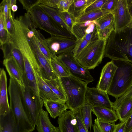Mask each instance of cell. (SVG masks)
I'll use <instances>...</instances> for the list:
<instances>
[{"mask_svg":"<svg viewBox=\"0 0 132 132\" xmlns=\"http://www.w3.org/2000/svg\"><path fill=\"white\" fill-rule=\"evenodd\" d=\"M130 98L132 99V83L129 89L123 95L116 100L113 102V109L115 110L121 102L125 98Z\"/></svg>","mask_w":132,"mask_h":132,"instance_id":"obj_41","label":"cell"},{"mask_svg":"<svg viewBox=\"0 0 132 132\" xmlns=\"http://www.w3.org/2000/svg\"><path fill=\"white\" fill-rule=\"evenodd\" d=\"M93 106L86 103L80 108V113L83 122L88 130L91 129L92 125V112Z\"/></svg>","mask_w":132,"mask_h":132,"instance_id":"obj_31","label":"cell"},{"mask_svg":"<svg viewBox=\"0 0 132 132\" xmlns=\"http://www.w3.org/2000/svg\"><path fill=\"white\" fill-rule=\"evenodd\" d=\"M114 30V28H108L97 32L98 38L106 40L112 31Z\"/></svg>","mask_w":132,"mask_h":132,"instance_id":"obj_44","label":"cell"},{"mask_svg":"<svg viewBox=\"0 0 132 132\" xmlns=\"http://www.w3.org/2000/svg\"><path fill=\"white\" fill-rule=\"evenodd\" d=\"M0 116L5 115L10 110L7 88V78L3 68L0 69Z\"/></svg>","mask_w":132,"mask_h":132,"instance_id":"obj_15","label":"cell"},{"mask_svg":"<svg viewBox=\"0 0 132 132\" xmlns=\"http://www.w3.org/2000/svg\"><path fill=\"white\" fill-rule=\"evenodd\" d=\"M106 0H96L86 9L85 13L101 9Z\"/></svg>","mask_w":132,"mask_h":132,"instance_id":"obj_40","label":"cell"},{"mask_svg":"<svg viewBox=\"0 0 132 132\" xmlns=\"http://www.w3.org/2000/svg\"><path fill=\"white\" fill-rule=\"evenodd\" d=\"M76 41L77 43L72 51L74 57L76 59L89 43L84 38Z\"/></svg>","mask_w":132,"mask_h":132,"instance_id":"obj_35","label":"cell"},{"mask_svg":"<svg viewBox=\"0 0 132 132\" xmlns=\"http://www.w3.org/2000/svg\"><path fill=\"white\" fill-rule=\"evenodd\" d=\"M117 68L113 61L107 62L102 70L96 88L99 90L107 92Z\"/></svg>","mask_w":132,"mask_h":132,"instance_id":"obj_13","label":"cell"},{"mask_svg":"<svg viewBox=\"0 0 132 132\" xmlns=\"http://www.w3.org/2000/svg\"><path fill=\"white\" fill-rule=\"evenodd\" d=\"M10 0H3L0 4V7L2 8L4 17L5 28L8 30L7 28V23L9 17V8Z\"/></svg>","mask_w":132,"mask_h":132,"instance_id":"obj_39","label":"cell"},{"mask_svg":"<svg viewBox=\"0 0 132 132\" xmlns=\"http://www.w3.org/2000/svg\"><path fill=\"white\" fill-rule=\"evenodd\" d=\"M113 61L118 68L107 93L117 99L125 93L132 84V63L125 61Z\"/></svg>","mask_w":132,"mask_h":132,"instance_id":"obj_4","label":"cell"},{"mask_svg":"<svg viewBox=\"0 0 132 132\" xmlns=\"http://www.w3.org/2000/svg\"><path fill=\"white\" fill-rule=\"evenodd\" d=\"M132 129V113L127 120L125 132H128Z\"/></svg>","mask_w":132,"mask_h":132,"instance_id":"obj_48","label":"cell"},{"mask_svg":"<svg viewBox=\"0 0 132 132\" xmlns=\"http://www.w3.org/2000/svg\"><path fill=\"white\" fill-rule=\"evenodd\" d=\"M117 0H106L101 9L103 11L112 12L116 7Z\"/></svg>","mask_w":132,"mask_h":132,"instance_id":"obj_43","label":"cell"},{"mask_svg":"<svg viewBox=\"0 0 132 132\" xmlns=\"http://www.w3.org/2000/svg\"><path fill=\"white\" fill-rule=\"evenodd\" d=\"M10 109L18 132H32L36 125L28 117L24 109L21 89L17 82L10 78L8 89Z\"/></svg>","mask_w":132,"mask_h":132,"instance_id":"obj_2","label":"cell"},{"mask_svg":"<svg viewBox=\"0 0 132 132\" xmlns=\"http://www.w3.org/2000/svg\"><path fill=\"white\" fill-rule=\"evenodd\" d=\"M59 44L60 49L57 56L72 52L77 42L73 38L59 36H51Z\"/></svg>","mask_w":132,"mask_h":132,"instance_id":"obj_22","label":"cell"},{"mask_svg":"<svg viewBox=\"0 0 132 132\" xmlns=\"http://www.w3.org/2000/svg\"><path fill=\"white\" fill-rule=\"evenodd\" d=\"M128 132H132V129H131Z\"/></svg>","mask_w":132,"mask_h":132,"instance_id":"obj_54","label":"cell"},{"mask_svg":"<svg viewBox=\"0 0 132 132\" xmlns=\"http://www.w3.org/2000/svg\"><path fill=\"white\" fill-rule=\"evenodd\" d=\"M33 30L40 51L50 63L51 59L54 55L52 53L48 47L46 39L35 27Z\"/></svg>","mask_w":132,"mask_h":132,"instance_id":"obj_24","label":"cell"},{"mask_svg":"<svg viewBox=\"0 0 132 132\" xmlns=\"http://www.w3.org/2000/svg\"><path fill=\"white\" fill-rule=\"evenodd\" d=\"M50 63L53 70L59 78L68 77L71 75L68 67L57 58L56 56H54L51 59Z\"/></svg>","mask_w":132,"mask_h":132,"instance_id":"obj_26","label":"cell"},{"mask_svg":"<svg viewBox=\"0 0 132 132\" xmlns=\"http://www.w3.org/2000/svg\"><path fill=\"white\" fill-rule=\"evenodd\" d=\"M95 124L101 132H114L117 125L100 121L96 119L94 121Z\"/></svg>","mask_w":132,"mask_h":132,"instance_id":"obj_34","label":"cell"},{"mask_svg":"<svg viewBox=\"0 0 132 132\" xmlns=\"http://www.w3.org/2000/svg\"><path fill=\"white\" fill-rule=\"evenodd\" d=\"M29 39L40 68L42 77L48 80L59 78L53 70L50 63L40 51L35 36L33 38Z\"/></svg>","mask_w":132,"mask_h":132,"instance_id":"obj_11","label":"cell"},{"mask_svg":"<svg viewBox=\"0 0 132 132\" xmlns=\"http://www.w3.org/2000/svg\"><path fill=\"white\" fill-rule=\"evenodd\" d=\"M60 79L66 94L65 104L68 109L74 111L80 108L86 103L88 84L71 75Z\"/></svg>","mask_w":132,"mask_h":132,"instance_id":"obj_3","label":"cell"},{"mask_svg":"<svg viewBox=\"0 0 132 132\" xmlns=\"http://www.w3.org/2000/svg\"><path fill=\"white\" fill-rule=\"evenodd\" d=\"M0 46H2L8 42L9 36L7 31L5 28L3 13L1 7H0Z\"/></svg>","mask_w":132,"mask_h":132,"instance_id":"obj_33","label":"cell"},{"mask_svg":"<svg viewBox=\"0 0 132 132\" xmlns=\"http://www.w3.org/2000/svg\"><path fill=\"white\" fill-rule=\"evenodd\" d=\"M0 132H18L11 110L7 114L0 116Z\"/></svg>","mask_w":132,"mask_h":132,"instance_id":"obj_25","label":"cell"},{"mask_svg":"<svg viewBox=\"0 0 132 132\" xmlns=\"http://www.w3.org/2000/svg\"><path fill=\"white\" fill-rule=\"evenodd\" d=\"M111 12L100 9L85 13L77 19L76 23H82L87 21H95L103 16Z\"/></svg>","mask_w":132,"mask_h":132,"instance_id":"obj_30","label":"cell"},{"mask_svg":"<svg viewBox=\"0 0 132 132\" xmlns=\"http://www.w3.org/2000/svg\"><path fill=\"white\" fill-rule=\"evenodd\" d=\"M115 110L120 121L127 120L132 113V99L130 98H125Z\"/></svg>","mask_w":132,"mask_h":132,"instance_id":"obj_21","label":"cell"},{"mask_svg":"<svg viewBox=\"0 0 132 132\" xmlns=\"http://www.w3.org/2000/svg\"><path fill=\"white\" fill-rule=\"evenodd\" d=\"M86 103L93 106H100L113 109V102L110 100L107 92L96 88L88 87L86 93Z\"/></svg>","mask_w":132,"mask_h":132,"instance_id":"obj_10","label":"cell"},{"mask_svg":"<svg viewBox=\"0 0 132 132\" xmlns=\"http://www.w3.org/2000/svg\"><path fill=\"white\" fill-rule=\"evenodd\" d=\"M92 21H88L82 23H76L73 25L72 30V34L78 40L82 38L85 34V30Z\"/></svg>","mask_w":132,"mask_h":132,"instance_id":"obj_32","label":"cell"},{"mask_svg":"<svg viewBox=\"0 0 132 132\" xmlns=\"http://www.w3.org/2000/svg\"><path fill=\"white\" fill-rule=\"evenodd\" d=\"M93 128L94 132H101L96 125L95 123L93 125Z\"/></svg>","mask_w":132,"mask_h":132,"instance_id":"obj_50","label":"cell"},{"mask_svg":"<svg viewBox=\"0 0 132 132\" xmlns=\"http://www.w3.org/2000/svg\"><path fill=\"white\" fill-rule=\"evenodd\" d=\"M36 126L38 132H52L54 126L50 121L47 111L43 109L41 110Z\"/></svg>","mask_w":132,"mask_h":132,"instance_id":"obj_23","label":"cell"},{"mask_svg":"<svg viewBox=\"0 0 132 132\" xmlns=\"http://www.w3.org/2000/svg\"><path fill=\"white\" fill-rule=\"evenodd\" d=\"M95 21L97 32L108 28L115 29L114 17L112 12L103 16Z\"/></svg>","mask_w":132,"mask_h":132,"instance_id":"obj_28","label":"cell"},{"mask_svg":"<svg viewBox=\"0 0 132 132\" xmlns=\"http://www.w3.org/2000/svg\"><path fill=\"white\" fill-rule=\"evenodd\" d=\"M19 1L27 13L32 8L39 4V0H19Z\"/></svg>","mask_w":132,"mask_h":132,"instance_id":"obj_38","label":"cell"},{"mask_svg":"<svg viewBox=\"0 0 132 132\" xmlns=\"http://www.w3.org/2000/svg\"><path fill=\"white\" fill-rule=\"evenodd\" d=\"M58 128L60 132H78L77 121L73 111L67 110L58 118Z\"/></svg>","mask_w":132,"mask_h":132,"instance_id":"obj_14","label":"cell"},{"mask_svg":"<svg viewBox=\"0 0 132 132\" xmlns=\"http://www.w3.org/2000/svg\"><path fill=\"white\" fill-rule=\"evenodd\" d=\"M3 63L8 73L10 78L15 80L21 89L25 87L24 78V72L13 57L4 59Z\"/></svg>","mask_w":132,"mask_h":132,"instance_id":"obj_12","label":"cell"},{"mask_svg":"<svg viewBox=\"0 0 132 132\" xmlns=\"http://www.w3.org/2000/svg\"><path fill=\"white\" fill-rule=\"evenodd\" d=\"M96 0H73L68 12L75 21L84 14L87 8Z\"/></svg>","mask_w":132,"mask_h":132,"instance_id":"obj_18","label":"cell"},{"mask_svg":"<svg viewBox=\"0 0 132 132\" xmlns=\"http://www.w3.org/2000/svg\"><path fill=\"white\" fill-rule=\"evenodd\" d=\"M112 13L114 17L115 30L125 28L132 21L127 0H117L116 7Z\"/></svg>","mask_w":132,"mask_h":132,"instance_id":"obj_9","label":"cell"},{"mask_svg":"<svg viewBox=\"0 0 132 132\" xmlns=\"http://www.w3.org/2000/svg\"><path fill=\"white\" fill-rule=\"evenodd\" d=\"M21 89L23 105L30 120L36 126L39 113L43 109L44 101L40 96L36 95L26 84Z\"/></svg>","mask_w":132,"mask_h":132,"instance_id":"obj_7","label":"cell"},{"mask_svg":"<svg viewBox=\"0 0 132 132\" xmlns=\"http://www.w3.org/2000/svg\"><path fill=\"white\" fill-rule=\"evenodd\" d=\"M60 14L63 21L71 33L73 27L75 23L72 17L68 12H60Z\"/></svg>","mask_w":132,"mask_h":132,"instance_id":"obj_36","label":"cell"},{"mask_svg":"<svg viewBox=\"0 0 132 132\" xmlns=\"http://www.w3.org/2000/svg\"><path fill=\"white\" fill-rule=\"evenodd\" d=\"M132 63V28L113 30L106 40L104 57Z\"/></svg>","mask_w":132,"mask_h":132,"instance_id":"obj_1","label":"cell"},{"mask_svg":"<svg viewBox=\"0 0 132 132\" xmlns=\"http://www.w3.org/2000/svg\"><path fill=\"white\" fill-rule=\"evenodd\" d=\"M52 132H60L58 127L54 126L52 128Z\"/></svg>","mask_w":132,"mask_h":132,"instance_id":"obj_52","label":"cell"},{"mask_svg":"<svg viewBox=\"0 0 132 132\" xmlns=\"http://www.w3.org/2000/svg\"><path fill=\"white\" fill-rule=\"evenodd\" d=\"M14 17L11 18L9 16L7 23V28L9 35H12L14 33V26L13 20Z\"/></svg>","mask_w":132,"mask_h":132,"instance_id":"obj_46","label":"cell"},{"mask_svg":"<svg viewBox=\"0 0 132 132\" xmlns=\"http://www.w3.org/2000/svg\"><path fill=\"white\" fill-rule=\"evenodd\" d=\"M28 13L36 28L44 30L51 36L73 38L71 33L63 28L38 5L32 8Z\"/></svg>","mask_w":132,"mask_h":132,"instance_id":"obj_5","label":"cell"},{"mask_svg":"<svg viewBox=\"0 0 132 132\" xmlns=\"http://www.w3.org/2000/svg\"><path fill=\"white\" fill-rule=\"evenodd\" d=\"M73 0H59L57 9L60 12H68Z\"/></svg>","mask_w":132,"mask_h":132,"instance_id":"obj_42","label":"cell"},{"mask_svg":"<svg viewBox=\"0 0 132 132\" xmlns=\"http://www.w3.org/2000/svg\"><path fill=\"white\" fill-rule=\"evenodd\" d=\"M18 9V7L17 5L15 4L13 5L11 8L13 12H15Z\"/></svg>","mask_w":132,"mask_h":132,"instance_id":"obj_51","label":"cell"},{"mask_svg":"<svg viewBox=\"0 0 132 132\" xmlns=\"http://www.w3.org/2000/svg\"><path fill=\"white\" fill-rule=\"evenodd\" d=\"M65 103L66 101L61 100H47L44 102L47 111L53 119L59 117L68 109Z\"/></svg>","mask_w":132,"mask_h":132,"instance_id":"obj_19","label":"cell"},{"mask_svg":"<svg viewBox=\"0 0 132 132\" xmlns=\"http://www.w3.org/2000/svg\"><path fill=\"white\" fill-rule=\"evenodd\" d=\"M59 0H39V4L46 6L57 9V5Z\"/></svg>","mask_w":132,"mask_h":132,"instance_id":"obj_45","label":"cell"},{"mask_svg":"<svg viewBox=\"0 0 132 132\" xmlns=\"http://www.w3.org/2000/svg\"><path fill=\"white\" fill-rule=\"evenodd\" d=\"M4 59L13 57L21 68L24 71L23 56L21 52L14 43L10 39L5 44L1 46Z\"/></svg>","mask_w":132,"mask_h":132,"instance_id":"obj_16","label":"cell"},{"mask_svg":"<svg viewBox=\"0 0 132 132\" xmlns=\"http://www.w3.org/2000/svg\"><path fill=\"white\" fill-rule=\"evenodd\" d=\"M37 76L39 96L44 102L47 100H60L44 81L43 78L37 73Z\"/></svg>","mask_w":132,"mask_h":132,"instance_id":"obj_20","label":"cell"},{"mask_svg":"<svg viewBox=\"0 0 132 132\" xmlns=\"http://www.w3.org/2000/svg\"><path fill=\"white\" fill-rule=\"evenodd\" d=\"M127 0L129 11L132 17V0Z\"/></svg>","mask_w":132,"mask_h":132,"instance_id":"obj_49","label":"cell"},{"mask_svg":"<svg viewBox=\"0 0 132 132\" xmlns=\"http://www.w3.org/2000/svg\"><path fill=\"white\" fill-rule=\"evenodd\" d=\"M73 111L76 120L78 132H89L83 122L80 114V108Z\"/></svg>","mask_w":132,"mask_h":132,"instance_id":"obj_37","label":"cell"},{"mask_svg":"<svg viewBox=\"0 0 132 132\" xmlns=\"http://www.w3.org/2000/svg\"><path fill=\"white\" fill-rule=\"evenodd\" d=\"M43 78L60 100L66 102V94L60 78L50 80Z\"/></svg>","mask_w":132,"mask_h":132,"instance_id":"obj_27","label":"cell"},{"mask_svg":"<svg viewBox=\"0 0 132 132\" xmlns=\"http://www.w3.org/2000/svg\"><path fill=\"white\" fill-rule=\"evenodd\" d=\"M56 56L68 67L71 76L88 84L94 81V78L89 70L85 68L79 63L74 57L72 52Z\"/></svg>","mask_w":132,"mask_h":132,"instance_id":"obj_8","label":"cell"},{"mask_svg":"<svg viewBox=\"0 0 132 132\" xmlns=\"http://www.w3.org/2000/svg\"><path fill=\"white\" fill-rule=\"evenodd\" d=\"M106 40L99 38L90 43L76 58L85 68L94 69L104 58Z\"/></svg>","mask_w":132,"mask_h":132,"instance_id":"obj_6","label":"cell"},{"mask_svg":"<svg viewBox=\"0 0 132 132\" xmlns=\"http://www.w3.org/2000/svg\"><path fill=\"white\" fill-rule=\"evenodd\" d=\"M92 111L97 119L101 121L114 123L118 119L113 109L98 106H93Z\"/></svg>","mask_w":132,"mask_h":132,"instance_id":"obj_17","label":"cell"},{"mask_svg":"<svg viewBox=\"0 0 132 132\" xmlns=\"http://www.w3.org/2000/svg\"><path fill=\"white\" fill-rule=\"evenodd\" d=\"M130 27L131 28H132V21L130 23V24H129V25Z\"/></svg>","mask_w":132,"mask_h":132,"instance_id":"obj_53","label":"cell"},{"mask_svg":"<svg viewBox=\"0 0 132 132\" xmlns=\"http://www.w3.org/2000/svg\"></svg>","mask_w":132,"mask_h":132,"instance_id":"obj_55","label":"cell"},{"mask_svg":"<svg viewBox=\"0 0 132 132\" xmlns=\"http://www.w3.org/2000/svg\"><path fill=\"white\" fill-rule=\"evenodd\" d=\"M126 121H121L117 124V126L114 132H125Z\"/></svg>","mask_w":132,"mask_h":132,"instance_id":"obj_47","label":"cell"},{"mask_svg":"<svg viewBox=\"0 0 132 132\" xmlns=\"http://www.w3.org/2000/svg\"><path fill=\"white\" fill-rule=\"evenodd\" d=\"M38 5L63 28L71 33L68 26L63 21L60 15V11L58 10L42 4H39Z\"/></svg>","mask_w":132,"mask_h":132,"instance_id":"obj_29","label":"cell"}]
</instances>
